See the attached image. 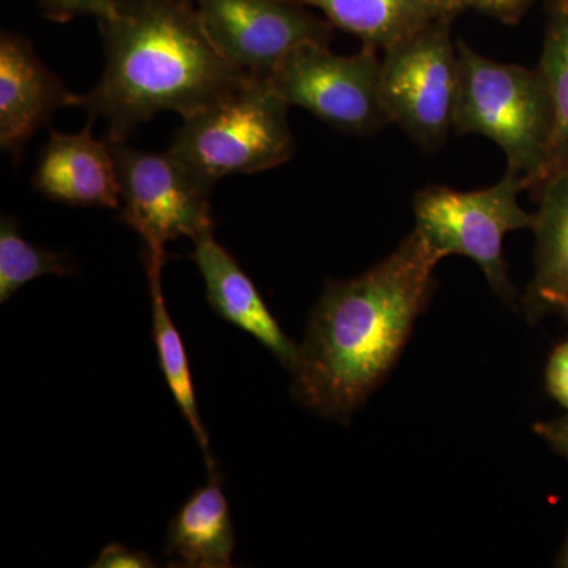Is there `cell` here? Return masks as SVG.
<instances>
[{
    "label": "cell",
    "instance_id": "1",
    "mask_svg": "<svg viewBox=\"0 0 568 568\" xmlns=\"http://www.w3.org/2000/svg\"><path fill=\"white\" fill-rule=\"evenodd\" d=\"M443 260L414 227L365 274L327 283L290 369L294 398L331 418L362 406L405 347Z\"/></svg>",
    "mask_w": 568,
    "mask_h": 568
},
{
    "label": "cell",
    "instance_id": "2",
    "mask_svg": "<svg viewBox=\"0 0 568 568\" xmlns=\"http://www.w3.org/2000/svg\"><path fill=\"white\" fill-rule=\"evenodd\" d=\"M100 29L106 65L77 106L108 122L110 141L159 112L190 118L253 80L216 50L192 0H118Z\"/></svg>",
    "mask_w": 568,
    "mask_h": 568
},
{
    "label": "cell",
    "instance_id": "3",
    "mask_svg": "<svg viewBox=\"0 0 568 568\" xmlns=\"http://www.w3.org/2000/svg\"><path fill=\"white\" fill-rule=\"evenodd\" d=\"M454 129L488 138L526 183L547 179L552 114L540 71L493 61L458 41Z\"/></svg>",
    "mask_w": 568,
    "mask_h": 568
},
{
    "label": "cell",
    "instance_id": "4",
    "mask_svg": "<svg viewBox=\"0 0 568 568\" xmlns=\"http://www.w3.org/2000/svg\"><path fill=\"white\" fill-rule=\"evenodd\" d=\"M290 104L267 80L253 78L237 92L183 119L170 152L209 189L231 174L274 170L294 153Z\"/></svg>",
    "mask_w": 568,
    "mask_h": 568
},
{
    "label": "cell",
    "instance_id": "5",
    "mask_svg": "<svg viewBox=\"0 0 568 568\" xmlns=\"http://www.w3.org/2000/svg\"><path fill=\"white\" fill-rule=\"evenodd\" d=\"M528 186L518 171L487 189L458 192L446 186L422 190L414 197L416 230L443 257H469L481 268L493 290L510 295L504 239L514 231L534 227L536 215L519 205Z\"/></svg>",
    "mask_w": 568,
    "mask_h": 568
},
{
    "label": "cell",
    "instance_id": "6",
    "mask_svg": "<svg viewBox=\"0 0 568 568\" xmlns=\"http://www.w3.org/2000/svg\"><path fill=\"white\" fill-rule=\"evenodd\" d=\"M450 20L429 22L381 58V95L388 121L426 149L443 144L454 130L459 65Z\"/></svg>",
    "mask_w": 568,
    "mask_h": 568
},
{
    "label": "cell",
    "instance_id": "7",
    "mask_svg": "<svg viewBox=\"0 0 568 568\" xmlns=\"http://www.w3.org/2000/svg\"><path fill=\"white\" fill-rule=\"evenodd\" d=\"M377 51L364 44L353 55H339L328 44H308L291 52L267 81L290 106L304 108L338 132L375 133L390 122Z\"/></svg>",
    "mask_w": 568,
    "mask_h": 568
},
{
    "label": "cell",
    "instance_id": "8",
    "mask_svg": "<svg viewBox=\"0 0 568 568\" xmlns=\"http://www.w3.org/2000/svg\"><path fill=\"white\" fill-rule=\"evenodd\" d=\"M121 186V219L144 242V253L168 256V242L213 230L212 189L178 159L110 141Z\"/></svg>",
    "mask_w": 568,
    "mask_h": 568
},
{
    "label": "cell",
    "instance_id": "9",
    "mask_svg": "<svg viewBox=\"0 0 568 568\" xmlns=\"http://www.w3.org/2000/svg\"><path fill=\"white\" fill-rule=\"evenodd\" d=\"M209 39L250 78L267 80L298 48L328 44L327 20L291 0H192Z\"/></svg>",
    "mask_w": 568,
    "mask_h": 568
},
{
    "label": "cell",
    "instance_id": "10",
    "mask_svg": "<svg viewBox=\"0 0 568 568\" xmlns=\"http://www.w3.org/2000/svg\"><path fill=\"white\" fill-rule=\"evenodd\" d=\"M78 95L40 61L31 41L13 32L0 37V145L20 160L36 133Z\"/></svg>",
    "mask_w": 568,
    "mask_h": 568
},
{
    "label": "cell",
    "instance_id": "11",
    "mask_svg": "<svg viewBox=\"0 0 568 568\" xmlns=\"http://www.w3.org/2000/svg\"><path fill=\"white\" fill-rule=\"evenodd\" d=\"M91 126L92 121L78 133H51L37 162L33 189L54 203L121 209L111 142L95 140Z\"/></svg>",
    "mask_w": 568,
    "mask_h": 568
},
{
    "label": "cell",
    "instance_id": "12",
    "mask_svg": "<svg viewBox=\"0 0 568 568\" xmlns=\"http://www.w3.org/2000/svg\"><path fill=\"white\" fill-rule=\"evenodd\" d=\"M192 260L205 284V297L213 312L256 338L287 369L294 364L297 346L282 331L253 280L216 242L213 230L193 241Z\"/></svg>",
    "mask_w": 568,
    "mask_h": 568
},
{
    "label": "cell",
    "instance_id": "13",
    "mask_svg": "<svg viewBox=\"0 0 568 568\" xmlns=\"http://www.w3.org/2000/svg\"><path fill=\"white\" fill-rule=\"evenodd\" d=\"M209 480L196 489L171 519L164 541L168 566L233 567L235 529L230 503L216 465L207 466Z\"/></svg>",
    "mask_w": 568,
    "mask_h": 568
},
{
    "label": "cell",
    "instance_id": "14",
    "mask_svg": "<svg viewBox=\"0 0 568 568\" xmlns=\"http://www.w3.org/2000/svg\"><path fill=\"white\" fill-rule=\"evenodd\" d=\"M323 11L325 20L386 51L429 22L455 14L439 0H291Z\"/></svg>",
    "mask_w": 568,
    "mask_h": 568
},
{
    "label": "cell",
    "instance_id": "15",
    "mask_svg": "<svg viewBox=\"0 0 568 568\" xmlns=\"http://www.w3.org/2000/svg\"><path fill=\"white\" fill-rule=\"evenodd\" d=\"M166 260L168 256L144 253L145 275H148L152 304V338L155 343L160 368H162L168 387H170L183 418L192 428L201 450L204 452L207 466H211L215 465V462L212 458L207 432H205L203 420H201L189 355H186L181 332L175 327L173 317H171L166 304H164L162 272Z\"/></svg>",
    "mask_w": 568,
    "mask_h": 568
},
{
    "label": "cell",
    "instance_id": "16",
    "mask_svg": "<svg viewBox=\"0 0 568 568\" xmlns=\"http://www.w3.org/2000/svg\"><path fill=\"white\" fill-rule=\"evenodd\" d=\"M534 222L537 235L536 287L540 297L568 295V171L549 174Z\"/></svg>",
    "mask_w": 568,
    "mask_h": 568
},
{
    "label": "cell",
    "instance_id": "17",
    "mask_svg": "<svg viewBox=\"0 0 568 568\" xmlns=\"http://www.w3.org/2000/svg\"><path fill=\"white\" fill-rule=\"evenodd\" d=\"M537 70L540 71L551 104L549 175L568 171V0H556Z\"/></svg>",
    "mask_w": 568,
    "mask_h": 568
},
{
    "label": "cell",
    "instance_id": "18",
    "mask_svg": "<svg viewBox=\"0 0 568 568\" xmlns=\"http://www.w3.org/2000/svg\"><path fill=\"white\" fill-rule=\"evenodd\" d=\"M74 274V265L67 254L51 252L29 244L20 233V223L13 216H3L0 223V302H9L21 287L41 276Z\"/></svg>",
    "mask_w": 568,
    "mask_h": 568
},
{
    "label": "cell",
    "instance_id": "19",
    "mask_svg": "<svg viewBox=\"0 0 568 568\" xmlns=\"http://www.w3.org/2000/svg\"><path fill=\"white\" fill-rule=\"evenodd\" d=\"M44 17L67 22L78 17H95L106 21L118 11V0H39Z\"/></svg>",
    "mask_w": 568,
    "mask_h": 568
},
{
    "label": "cell",
    "instance_id": "20",
    "mask_svg": "<svg viewBox=\"0 0 568 568\" xmlns=\"http://www.w3.org/2000/svg\"><path fill=\"white\" fill-rule=\"evenodd\" d=\"M439 2L454 14L465 9H474L514 24L525 14L530 0H439Z\"/></svg>",
    "mask_w": 568,
    "mask_h": 568
},
{
    "label": "cell",
    "instance_id": "21",
    "mask_svg": "<svg viewBox=\"0 0 568 568\" xmlns=\"http://www.w3.org/2000/svg\"><path fill=\"white\" fill-rule=\"evenodd\" d=\"M91 567L95 568H152L155 562L148 552L122 544L106 545Z\"/></svg>",
    "mask_w": 568,
    "mask_h": 568
},
{
    "label": "cell",
    "instance_id": "22",
    "mask_svg": "<svg viewBox=\"0 0 568 568\" xmlns=\"http://www.w3.org/2000/svg\"><path fill=\"white\" fill-rule=\"evenodd\" d=\"M548 388L560 405L568 409V343L560 346L549 361Z\"/></svg>",
    "mask_w": 568,
    "mask_h": 568
},
{
    "label": "cell",
    "instance_id": "23",
    "mask_svg": "<svg viewBox=\"0 0 568 568\" xmlns=\"http://www.w3.org/2000/svg\"><path fill=\"white\" fill-rule=\"evenodd\" d=\"M548 436H552V439L558 440L559 446L568 454V422L556 429L549 428Z\"/></svg>",
    "mask_w": 568,
    "mask_h": 568
},
{
    "label": "cell",
    "instance_id": "24",
    "mask_svg": "<svg viewBox=\"0 0 568 568\" xmlns=\"http://www.w3.org/2000/svg\"><path fill=\"white\" fill-rule=\"evenodd\" d=\"M558 298H566V301H568V295H566V297H558ZM558 298H552V301H558Z\"/></svg>",
    "mask_w": 568,
    "mask_h": 568
},
{
    "label": "cell",
    "instance_id": "25",
    "mask_svg": "<svg viewBox=\"0 0 568 568\" xmlns=\"http://www.w3.org/2000/svg\"><path fill=\"white\" fill-rule=\"evenodd\" d=\"M566 566L568 567V549H567V556H566Z\"/></svg>",
    "mask_w": 568,
    "mask_h": 568
}]
</instances>
